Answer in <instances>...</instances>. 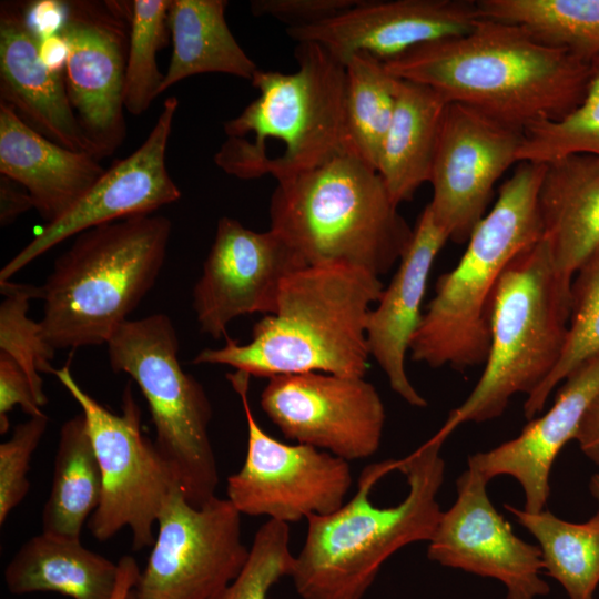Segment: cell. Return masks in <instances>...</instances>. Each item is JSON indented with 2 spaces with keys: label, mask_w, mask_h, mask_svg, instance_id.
<instances>
[{
  "label": "cell",
  "mask_w": 599,
  "mask_h": 599,
  "mask_svg": "<svg viewBox=\"0 0 599 599\" xmlns=\"http://www.w3.org/2000/svg\"><path fill=\"white\" fill-rule=\"evenodd\" d=\"M385 65L448 103L470 106L522 132L572 111L585 94L590 68L518 24L488 18L466 34L420 44Z\"/></svg>",
  "instance_id": "7a4b0ae2"
},
{
  "label": "cell",
  "mask_w": 599,
  "mask_h": 599,
  "mask_svg": "<svg viewBox=\"0 0 599 599\" xmlns=\"http://www.w3.org/2000/svg\"><path fill=\"white\" fill-rule=\"evenodd\" d=\"M118 564L69 540L41 532L26 541L4 570L12 595L53 591L72 599H111Z\"/></svg>",
  "instance_id": "484cf974"
},
{
  "label": "cell",
  "mask_w": 599,
  "mask_h": 599,
  "mask_svg": "<svg viewBox=\"0 0 599 599\" xmlns=\"http://www.w3.org/2000/svg\"><path fill=\"white\" fill-rule=\"evenodd\" d=\"M118 568V581L111 599H129L141 570L135 559L131 556L120 558Z\"/></svg>",
  "instance_id": "b9f144b4"
},
{
  "label": "cell",
  "mask_w": 599,
  "mask_h": 599,
  "mask_svg": "<svg viewBox=\"0 0 599 599\" xmlns=\"http://www.w3.org/2000/svg\"><path fill=\"white\" fill-rule=\"evenodd\" d=\"M444 441L434 435L404 459L366 466L351 500L306 519L291 575L302 599H362L395 552L432 539L443 512Z\"/></svg>",
  "instance_id": "6da1fadb"
},
{
  "label": "cell",
  "mask_w": 599,
  "mask_h": 599,
  "mask_svg": "<svg viewBox=\"0 0 599 599\" xmlns=\"http://www.w3.org/2000/svg\"><path fill=\"white\" fill-rule=\"evenodd\" d=\"M99 161L44 138L0 102V174L28 191L47 223L65 214L100 179L105 169Z\"/></svg>",
  "instance_id": "603a6c76"
},
{
  "label": "cell",
  "mask_w": 599,
  "mask_h": 599,
  "mask_svg": "<svg viewBox=\"0 0 599 599\" xmlns=\"http://www.w3.org/2000/svg\"><path fill=\"white\" fill-rule=\"evenodd\" d=\"M480 19L471 0H361L286 33L298 43L319 44L345 65L357 52L387 62L420 44L466 34Z\"/></svg>",
  "instance_id": "d6986e66"
},
{
  "label": "cell",
  "mask_w": 599,
  "mask_h": 599,
  "mask_svg": "<svg viewBox=\"0 0 599 599\" xmlns=\"http://www.w3.org/2000/svg\"><path fill=\"white\" fill-rule=\"evenodd\" d=\"M545 163L520 162L471 232L457 265L443 274L412 339L413 361L463 372L486 362L490 304L507 265L542 237L538 191Z\"/></svg>",
  "instance_id": "8992f818"
},
{
  "label": "cell",
  "mask_w": 599,
  "mask_h": 599,
  "mask_svg": "<svg viewBox=\"0 0 599 599\" xmlns=\"http://www.w3.org/2000/svg\"><path fill=\"white\" fill-rule=\"evenodd\" d=\"M599 156V55L590 61L579 104L568 114L528 126L518 161L546 163L569 154Z\"/></svg>",
  "instance_id": "836d02e7"
},
{
  "label": "cell",
  "mask_w": 599,
  "mask_h": 599,
  "mask_svg": "<svg viewBox=\"0 0 599 599\" xmlns=\"http://www.w3.org/2000/svg\"><path fill=\"white\" fill-rule=\"evenodd\" d=\"M538 210L557 270L573 278L599 248V156L569 154L546 162Z\"/></svg>",
  "instance_id": "cb8c5ba5"
},
{
  "label": "cell",
  "mask_w": 599,
  "mask_h": 599,
  "mask_svg": "<svg viewBox=\"0 0 599 599\" xmlns=\"http://www.w3.org/2000/svg\"><path fill=\"white\" fill-rule=\"evenodd\" d=\"M598 393L599 355L566 377L546 414L530 419L511 440L470 455L468 466L477 468L488 480L502 475L515 478L524 491V509L542 511L550 496L552 465L565 445L575 440Z\"/></svg>",
  "instance_id": "44dd1931"
},
{
  "label": "cell",
  "mask_w": 599,
  "mask_h": 599,
  "mask_svg": "<svg viewBox=\"0 0 599 599\" xmlns=\"http://www.w3.org/2000/svg\"><path fill=\"white\" fill-rule=\"evenodd\" d=\"M593 255L599 257V248L596 251Z\"/></svg>",
  "instance_id": "ee69618b"
},
{
  "label": "cell",
  "mask_w": 599,
  "mask_h": 599,
  "mask_svg": "<svg viewBox=\"0 0 599 599\" xmlns=\"http://www.w3.org/2000/svg\"><path fill=\"white\" fill-rule=\"evenodd\" d=\"M102 477L83 414L63 423L51 490L42 511V532L80 540L84 522L99 507Z\"/></svg>",
  "instance_id": "83f0119b"
},
{
  "label": "cell",
  "mask_w": 599,
  "mask_h": 599,
  "mask_svg": "<svg viewBox=\"0 0 599 599\" xmlns=\"http://www.w3.org/2000/svg\"><path fill=\"white\" fill-rule=\"evenodd\" d=\"M54 375L81 407L101 471V501L88 522L91 535L106 541L129 527L134 550L153 546L160 512L181 487L154 441L142 433L131 383L122 395V413L115 414L77 383L69 365Z\"/></svg>",
  "instance_id": "30bf717a"
},
{
  "label": "cell",
  "mask_w": 599,
  "mask_h": 599,
  "mask_svg": "<svg viewBox=\"0 0 599 599\" xmlns=\"http://www.w3.org/2000/svg\"><path fill=\"white\" fill-rule=\"evenodd\" d=\"M294 557L288 524L268 519L257 529L240 575L211 599H267L275 583L291 578Z\"/></svg>",
  "instance_id": "d590c367"
},
{
  "label": "cell",
  "mask_w": 599,
  "mask_h": 599,
  "mask_svg": "<svg viewBox=\"0 0 599 599\" xmlns=\"http://www.w3.org/2000/svg\"><path fill=\"white\" fill-rule=\"evenodd\" d=\"M538 541L544 569L569 599H595L599 586V510L587 521L571 522L552 512H529L506 504Z\"/></svg>",
  "instance_id": "f1b7e54d"
},
{
  "label": "cell",
  "mask_w": 599,
  "mask_h": 599,
  "mask_svg": "<svg viewBox=\"0 0 599 599\" xmlns=\"http://www.w3.org/2000/svg\"><path fill=\"white\" fill-rule=\"evenodd\" d=\"M34 209L28 191L10 177L0 174V224L7 226L18 216Z\"/></svg>",
  "instance_id": "ab89813d"
},
{
  "label": "cell",
  "mask_w": 599,
  "mask_h": 599,
  "mask_svg": "<svg viewBox=\"0 0 599 599\" xmlns=\"http://www.w3.org/2000/svg\"><path fill=\"white\" fill-rule=\"evenodd\" d=\"M298 69L258 70V90L237 116L224 122L226 140L216 165L242 180L271 175L277 182L353 152L345 125V65L323 47L300 42Z\"/></svg>",
  "instance_id": "277c9868"
},
{
  "label": "cell",
  "mask_w": 599,
  "mask_h": 599,
  "mask_svg": "<svg viewBox=\"0 0 599 599\" xmlns=\"http://www.w3.org/2000/svg\"><path fill=\"white\" fill-rule=\"evenodd\" d=\"M270 221L307 265L343 264L378 277L413 236L378 172L354 152L277 182Z\"/></svg>",
  "instance_id": "5b68a950"
},
{
  "label": "cell",
  "mask_w": 599,
  "mask_h": 599,
  "mask_svg": "<svg viewBox=\"0 0 599 599\" xmlns=\"http://www.w3.org/2000/svg\"><path fill=\"white\" fill-rule=\"evenodd\" d=\"M48 424L45 414L30 417L18 424L12 436L0 445V525L6 522L30 489L27 474L31 457Z\"/></svg>",
  "instance_id": "8d00e7d4"
},
{
  "label": "cell",
  "mask_w": 599,
  "mask_h": 599,
  "mask_svg": "<svg viewBox=\"0 0 599 599\" xmlns=\"http://www.w3.org/2000/svg\"><path fill=\"white\" fill-rule=\"evenodd\" d=\"M42 35L23 2L0 4V102L31 129L94 156L70 103L63 74L43 57Z\"/></svg>",
  "instance_id": "ffe728a7"
},
{
  "label": "cell",
  "mask_w": 599,
  "mask_h": 599,
  "mask_svg": "<svg viewBox=\"0 0 599 599\" xmlns=\"http://www.w3.org/2000/svg\"><path fill=\"white\" fill-rule=\"evenodd\" d=\"M384 285L378 276L343 264L306 265L282 283L277 306L240 344L200 351L193 364L226 365L250 376L326 373L364 377L369 352L366 321Z\"/></svg>",
  "instance_id": "3957f363"
},
{
  "label": "cell",
  "mask_w": 599,
  "mask_h": 599,
  "mask_svg": "<svg viewBox=\"0 0 599 599\" xmlns=\"http://www.w3.org/2000/svg\"><path fill=\"white\" fill-rule=\"evenodd\" d=\"M572 280L557 270L544 237L510 261L491 297L484 372L436 437L446 440L465 423L497 418L514 395L529 396L542 385L564 349Z\"/></svg>",
  "instance_id": "ba28073f"
},
{
  "label": "cell",
  "mask_w": 599,
  "mask_h": 599,
  "mask_svg": "<svg viewBox=\"0 0 599 599\" xmlns=\"http://www.w3.org/2000/svg\"><path fill=\"white\" fill-rule=\"evenodd\" d=\"M156 525L153 548L129 599H211L247 561L241 514L227 498L194 506L177 488Z\"/></svg>",
  "instance_id": "7c38bea8"
},
{
  "label": "cell",
  "mask_w": 599,
  "mask_h": 599,
  "mask_svg": "<svg viewBox=\"0 0 599 599\" xmlns=\"http://www.w3.org/2000/svg\"><path fill=\"white\" fill-rule=\"evenodd\" d=\"M0 351L9 354L28 375L41 407L48 403L41 373L54 374L55 351L45 342L39 322L29 318L31 300H42L41 286L0 281Z\"/></svg>",
  "instance_id": "e575fe53"
},
{
  "label": "cell",
  "mask_w": 599,
  "mask_h": 599,
  "mask_svg": "<svg viewBox=\"0 0 599 599\" xmlns=\"http://www.w3.org/2000/svg\"><path fill=\"white\" fill-rule=\"evenodd\" d=\"M113 372L128 374L142 392L155 428L154 445L185 498L202 506L215 497L219 469L209 435L212 406L203 386L183 370L171 318L128 319L106 343Z\"/></svg>",
  "instance_id": "9c48e42d"
},
{
  "label": "cell",
  "mask_w": 599,
  "mask_h": 599,
  "mask_svg": "<svg viewBox=\"0 0 599 599\" xmlns=\"http://www.w3.org/2000/svg\"><path fill=\"white\" fill-rule=\"evenodd\" d=\"M599 355V257L592 255L572 280V304L561 356L549 377L524 404V415L532 419L551 392L588 359Z\"/></svg>",
  "instance_id": "1f68e13d"
},
{
  "label": "cell",
  "mask_w": 599,
  "mask_h": 599,
  "mask_svg": "<svg viewBox=\"0 0 599 599\" xmlns=\"http://www.w3.org/2000/svg\"><path fill=\"white\" fill-rule=\"evenodd\" d=\"M238 394L247 424V450L241 469L226 483V498L247 516L285 524L325 516L344 502L353 483L349 463L305 444H286L261 428L247 389L250 375H226Z\"/></svg>",
  "instance_id": "8fae6325"
},
{
  "label": "cell",
  "mask_w": 599,
  "mask_h": 599,
  "mask_svg": "<svg viewBox=\"0 0 599 599\" xmlns=\"http://www.w3.org/2000/svg\"><path fill=\"white\" fill-rule=\"evenodd\" d=\"M481 18L515 23L590 63L599 55V0H478Z\"/></svg>",
  "instance_id": "f546056e"
},
{
  "label": "cell",
  "mask_w": 599,
  "mask_h": 599,
  "mask_svg": "<svg viewBox=\"0 0 599 599\" xmlns=\"http://www.w3.org/2000/svg\"><path fill=\"white\" fill-rule=\"evenodd\" d=\"M171 0H134L124 84V109L132 115L144 113L161 94L164 74L158 52L167 44Z\"/></svg>",
  "instance_id": "d6a6232c"
},
{
  "label": "cell",
  "mask_w": 599,
  "mask_h": 599,
  "mask_svg": "<svg viewBox=\"0 0 599 599\" xmlns=\"http://www.w3.org/2000/svg\"><path fill=\"white\" fill-rule=\"evenodd\" d=\"M177 106V98L169 97L143 143L105 170L65 214L47 223L1 268L0 281H9L49 250L87 230L135 215L153 214L176 202L181 190L167 171L166 149Z\"/></svg>",
  "instance_id": "e0dca14e"
},
{
  "label": "cell",
  "mask_w": 599,
  "mask_h": 599,
  "mask_svg": "<svg viewBox=\"0 0 599 599\" xmlns=\"http://www.w3.org/2000/svg\"><path fill=\"white\" fill-rule=\"evenodd\" d=\"M30 417L44 414L41 410L31 382L22 367L9 354L0 351V433L8 432V413L16 406Z\"/></svg>",
  "instance_id": "f35d334b"
},
{
  "label": "cell",
  "mask_w": 599,
  "mask_h": 599,
  "mask_svg": "<svg viewBox=\"0 0 599 599\" xmlns=\"http://www.w3.org/2000/svg\"><path fill=\"white\" fill-rule=\"evenodd\" d=\"M448 102L432 88L402 80L377 172L395 204L410 201L429 182Z\"/></svg>",
  "instance_id": "d4e9b609"
},
{
  "label": "cell",
  "mask_w": 599,
  "mask_h": 599,
  "mask_svg": "<svg viewBox=\"0 0 599 599\" xmlns=\"http://www.w3.org/2000/svg\"><path fill=\"white\" fill-rule=\"evenodd\" d=\"M171 232L166 216L149 214L77 235L41 286L45 342L54 351L106 344L155 284Z\"/></svg>",
  "instance_id": "52a82bcc"
},
{
  "label": "cell",
  "mask_w": 599,
  "mask_h": 599,
  "mask_svg": "<svg viewBox=\"0 0 599 599\" xmlns=\"http://www.w3.org/2000/svg\"><path fill=\"white\" fill-rule=\"evenodd\" d=\"M488 483L473 466L457 478V498L441 512L427 557L444 567L500 581L507 599L548 595L550 588L540 577V548L515 535L490 501Z\"/></svg>",
  "instance_id": "ac0fdd59"
},
{
  "label": "cell",
  "mask_w": 599,
  "mask_h": 599,
  "mask_svg": "<svg viewBox=\"0 0 599 599\" xmlns=\"http://www.w3.org/2000/svg\"><path fill=\"white\" fill-rule=\"evenodd\" d=\"M225 0H171L173 50L160 92L202 73H224L252 81L260 70L232 34Z\"/></svg>",
  "instance_id": "4316f807"
},
{
  "label": "cell",
  "mask_w": 599,
  "mask_h": 599,
  "mask_svg": "<svg viewBox=\"0 0 599 599\" xmlns=\"http://www.w3.org/2000/svg\"><path fill=\"white\" fill-rule=\"evenodd\" d=\"M306 265L272 230L255 232L235 219L221 217L192 293L201 332L217 339L226 337L236 317L273 314L283 281Z\"/></svg>",
  "instance_id": "2e32d148"
},
{
  "label": "cell",
  "mask_w": 599,
  "mask_h": 599,
  "mask_svg": "<svg viewBox=\"0 0 599 599\" xmlns=\"http://www.w3.org/2000/svg\"><path fill=\"white\" fill-rule=\"evenodd\" d=\"M449 241L426 205L413 229L412 240L402 255L389 285L366 321L369 356L386 375L390 388L414 407H426L406 373L405 361L420 324L422 304L434 261Z\"/></svg>",
  "instance_id": "7402d4cb"
},
{
  "label": "cell",
  "mask_w": 599,
  "mask_h": 599,
  "mask_svg": "<svg viewBox=\"0 0 599 599\" xmlns=\"http://www.w3.org/2000/svg\"><path fill=\"white\" fill-rule=\"evenodd\" d=\"M361 0H254L251 10L257 17H273L291 27L312 24L344 10Z\"/></svg>",
  "instance_id": "74e56055"
},
{
  "label": "cell",
  "mask_w": 599,
  "mask_h": 599,
  "mask_svg": "<svg viewBox=\"0 0 599 599\" xmlns=\"http://www.w3.org/2000/svg\"><path fill=\"white\" fill-rule=\"evenodd\" d=\"M575 440L581 453L599 468V393L586 412Z\"/></svg>",
  "instance_id": "60d3db41"
},
{
  "label": "cell",
  "mask_w": 599,
  "mask_h": 599,
  "mask_svg": "<svg viewBox=\"0 0 599 599\" xmlns=\"http://www.w3.org/2000/svg\"><path fill=\"white\" fill-rule=\"evenodd\" d=\"M524 132L460 103L445 110L430 171L434 221L448 240L467 242L499 177L518 164Z\"/></svg>",
  "instance_id": "9a60e30c"
},
{
  "label": "cell",
  "mask_w": 599,
  "mask_h": 599,
  "mask_svg": "<svg viewBox=\"0 0 599 599\" xmlns=\"http://www.w3.org/2000/svg\"><path fill=\"white\" fill-rule=\"evenodd\" d=\"M261 408L285 438L325 450L346 461L379 448L385 407L364 377L302 373L268 378Z\"/></svg>",
  "instance_id": "5bb4252c"
},
{
  "label": "cell",
  "mask_w": 599,
  "mask_h": 599,
  "mask_svg": "<svg viewBox=\"0 0 599 599\" xmlns=\"http://www.w3.org/2000/svg\"><path fill=\"white\" fill-rule=\"evenodd\" d=\"M402 79L385 62L357 52L345 64V125L352 151L377 171Z\"/></svg>",
  "instance_id": "4dcf8cb0"
},
{
  "label": "cell",
  "mask_w": 599,
  "mask_h": 599,
  "mask_svg": "<svg viewBox=\"0 0 599 599\" xmlns=\"http://www.w3.org/2000/svg\"><path fill=\"white\" fill-rule=\"evenodd\" d=\"M131 14L132 1L71 0L59 29L68 97L99 160L112 155L126 134L123 94Z\"/></svg>",
  "instance_id": "4fadbf2b"
},
{
  "label": "cell",
  "mask_w": 599,
  "mask_h": 599,
  "mask_svg": "<svg viewBox=\"0 0 599 599\" xmlns=\"http://www.w3.org/2000/svg\"><path fill=\"white\" fill-rule=\"evenodd\" d=\"M589 490L592 497L599 502V473L591 476L589 481Z\"/></svg>",
  "instance_id": "7bdbcfd3"
}]
</instances>
